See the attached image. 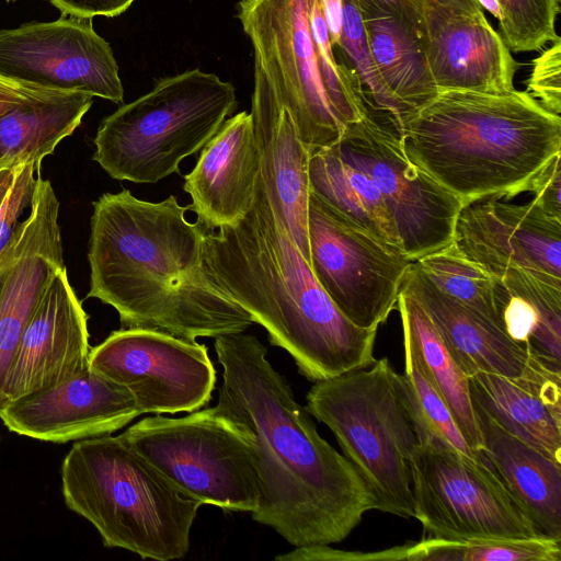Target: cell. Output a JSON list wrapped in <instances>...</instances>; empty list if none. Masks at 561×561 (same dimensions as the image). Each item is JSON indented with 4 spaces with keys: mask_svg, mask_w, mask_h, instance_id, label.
Wrapping results in <instances>:
<instances>
[{
    "mask_svg": "<svg viewBox=\"0 0 561 561\" xmlns=\"http://www.w3.org/2000/svg\"><path fill=\"white\" fill-rule=\"evenodd\" d=\"M214 346L222 383L213 411L244 435L259 474L252 518L295 547L344 540L375 508L356 469L319 435L256 336L225 334Z\"/></svg>",
    "mask_w": 561,
    "mask_h": 561,
    "instance_id": "1",
    "label": "cell"
},
{
    "mask_svg": "<svg viewBox=\"0 0 561 561\" xmlns=\"http://www.w3.org/2000/svg\"><path fill=\"white\" fill-rule=\"evenodd\" d=\"M174 195L152 203L128 190L93 203L89 298L113 307L122 328L187 341L244 332L253 318L220 287L204 259L206 228Z\"/></svg>",
    "mask_w": 561,
    "mask_h": 561,
    "instance_id": "2",
    "label": "cell"
},
{
    "mask_svg": "<svg viewBox=\"0 0 561 561\" xmlns=\"http://www.w3.org/2000/svg\"><path fill=\"white\" fill-rule=\"evenodd\" d=\"M204 259L220 287L262 325L272 345L310 381L376 362L378 329L359 328L334 305L272 209L261 174L254 202L234 225L207 230Z\"/></svg>",
    "mask_w": 561,
    "mask_h": 561,
    "instance_id": "3",
    "label": "cell"
},
{
    "mask_svg": "<svg viewBox=\"0 0 561 561\" xmlns=\"http://www.w3.org/2000/svg\"><path fill=\"white\" fill-rule=\"evenodd\" d=\"M408 158L463 205L527 191L561 153V117L527 91L440 92L405 124Z\"/></svg>",
    "mask_w": 561,
    "mask_h": 561,
    "instance_id": "4",
    "label": "cell"
},
{
    "mask_svg": "<svg viewBox=\"0 0 561 561\" xmlns=\"http://www.w3.org/2000/svg\"><path fill=\"white\" fill-rule=\"evenodd\" d=\"M69 510L89 520L107 548L170 561L190 549L202 504L181 493L122 434L79 439L61 465Z\"/></svg>",
    "mask_w": 561,
    "mask_h": 561,
    "instance_id": "5",
    "label": "cell"
},
{
    "mask_svg": "<svg viewBox=\"0 0 561 561\" xmlns=\"http://www.w3.org/2000/svg\"><path fill=\"white\" fill-rule=\"evenodd\" d=\"M233 85L201 69L167 77L104 117L93 160L113 179L156 183L178 173L236 110Z\"/></svg>",
    "mask_w": 561,
    "mask_h": 561,
    "instance_id": "6",
    "label": "cell"
},
{
    "mask_svg": "<svg viewBox=\"0 0 561 561\" xmlns=\"http://www.w3.org/2000/svg\"><path fill=\"white\" fill-rule=\"evenodd\" d=\"M306 402L334 434L371 493L374 510L413 517L411 462L419 440L389 359L314 381Z\"/></svg>",
    "mask_w": 561,
    "mask_h": 561,
    "instance_id": "7",
    "label": "cell"
},
{
    "mask_svg": "<svg viewBox=\"0 0 561 561\" xmlns=\"http://www.w3.org/2000/svg\"><path fill=\"white\" fill-rule=\"evenodd\" d=\"M181 493L224 511H256L260 481L244 435L213 408L145 417L122 433Z\"/></svg>",
    "mask_w": 561,
    "mask_h": 561,
    "instance_id": "8",
    "label": "cell"
},
{
    "mask_svg": "<svg viewBox=\"0 0 561 561\" xmlns=\"http://www.w3.org/2000/svg\"><path fill=\"white\" fill-rule=\"evenodd\" d=\"M311 0H240L238 18L253 47V90L284 106L311 150L345 130L327 94L309 24Z\"/></svg>",
    "mask_w": 561,
    "mask_h": 561,
    "instance_id": "9",
    "label": "cell"
},
{
    "mask_svg": "<svg viewBox=\"0 0 561 561\" xmlns=\"http://www.w3.org/2000/svg\"><path fill=\"white\" fill-rule=\"evenodd\" d=\"M411 468L413 517L428 538L545 537L486 460L419 443Z\"/></svg>",
    "mask_w": 561,
    "mask_h": 561,
    "instance_id": "10",
    "label": "cell"
},
{
    "mask_svg": "<svg viewBox=\"0 0 561 561\" xmlns=\"http://www.w3.org/2000/svg\"><path fill=\"white\" fill-rule=\"evenodd\" d=\"M307 229L317 282L350 321L378 329L394 309L413 262L311 191Z\"/></svg>",
    "mask_w": 561,
    "mask_h": 561,
    "instance_id": "11",
    "label": "cell"
},
{
    "mask_svg": "<svg viewBox=\"0 0 561 561\" xmlns=\"http://www.w3.org/2000/svg\"><path fill=\"white\" fill-rule=\"evenodd\" d=\"M89 367L125 387L142 414L197 411L216 385L206 345L142 328L113 331L91 348Z\"/></svg>",
    "mask_w": 561,
    "mask_h": 561,
    "instance_id": "12",
    "label": "cell"
},
{
    "mask_svg": "<svg viewBox=\"0 0 561 561\" xmlns=\"http://www.w3.org/2000/svg\"><path fill=\"white\" fill-rule=\"evenodd\" d=\"M335 144L381 192L409 260L414 262L453 242L462 201L417 168L399 138L362 119L348 125Z\"/></svg>",
    "mask_w": 561,
    "mask_h": 561,
    "instance_id": "13",
    "label": "cell"
},
{
    "mask_svg": "<svg viewBox=\"0 0 561 561\" xmlns=\"http://www.w3.org/2000/svg\"><path fill=\"white\" fill-rule=\"evenodd\" d=\"M0 76L117 104L124 100L113 50L94 31L92 18L61 14L53 22L0 30Z\"/></svg>",
    "mask_w": 561,
    "mask_h": 561,
    "instance_id": "14",
    "label": "cell"
},
{
    "mask_svg": "<svg viewBox=\"0 0 561 561\" xmlns=\"http://www.w3.org/2000/svg\"><path fill=\"white\" fill-rule=\"evenodd\" d=\"M453 243L494 277L519 267L561 278V219L533 199L511 204L492 196L463 205Z\"/></svg>",
    "mask_w": 561,
    "mask_h": 561,
    "instance_id": "15",
    "label": "cell"
},
{
    "mask_svg": "<svg viewBox=\"0 0 561 561\" xmlns=\"http://www.w3.org/2000/svg\"><path fill=\"white\" fill-rule=\"evenodd\" d=\"M140 414L125 387L90 367L0 405V419L11 432L53 443L108 435Z\"/></svg>",
    "mask_w": 561,
    "mask_h": 561,
    "instance_id": "16",
    "label": "cell"
},
{
    "mask_svg": "<svg viewBox=\"0 0 561 561\" xmlns=\"http://www.w3.org/2000/svg\"><path fill=\"white\" fill-rule=\"evenodd\" d=\"M417 33L438 93H506L515 89L518 64L483 11L425 4Z\"/></svg>",
    "mask_w": 561,
    "mask_h": 561,
    "instance_id": "17",
    "label": "cell"
},
{
    "mask_svg": "<svg viewBox=\"0 0 561 561\" xmlns=\"http://www.w3.org/2000/svg\"><path fill=\"white\" fill-rule=\"evenodd\" d=\"M90 351L88 316L66 266L60 267L23 331L4 383V402L80 375L89 368Z\"/></svg>",
    "mask_w": 561,
    "mask_h": 561,
    "instance_id": "18",
    "label": "cell"
},
{
    "mask_svg": "<svg viewBox=\"0 0 561 561\" xmlns=\"http://www.w3.org/2000/svg\"><path fill=\"white\" fill-rule=\"evenodd\" d=\"M58 214L55 191L41 178L27 224L0 255V405L23 331L51 276L65 267Z\"/></svg>",
    "mask_w": 561,
    "mask_h": 561,
    "instance_id": "19",
    "label": "cell"
},
{
    "mask_svg": "<svg viewBox=\"0 0 561 561\" xmlns=\"http://www.w3.org/2000/svg\"><path fill=\"white\" fill-rule=\"evenodd\" d=\"M259 178L252 116L244 111L224 122L184 176L188 209L207 230L234 225L252 207Z\"/></svg>",
    "mask_w": 561,
    "mask_h": 561,
    "instance_id": "20",
    "label": "cell"
},
{
    "mask_svg": "<svg viewBox=\"0 0 561 561\" xmlns=\"http://www.w3.org/2000/svg\"><path fill=\"white\" fill-rule=\"evenodd\" d=\"M471 399L502 428L561 463V364L533 355L524 373L469 377Z\"/></svg>",
    "mask_w": 561,
    "mask_h": 561,
    "instance_id": "21",
    "label": "cell"
},
{
    "mask_svg": "<svg viewBox=\"0 0 561 561\" xmlns=\"http://www.w3.org/2000/svg\"><path fill=\"white\" fill-rule=\"evenodd\" d=\"M260 174L275 216L306 261H310L307 211L310 149L301 141L287 110L254 91L251 112Z\"/></svg>",
    "mask_w": 561,
    "mask_h": 561,
    "instance_id": "22",
    "label": "cell"
},
{
    "mask_svg": "<svg viewBox=\"0 0 561 561\" xmlns=\"http://www.w3.org/2000/svg\"><path fill=\"white\" fill-rule=\"evenodd\" d=\"M401 288L423 306L468 377L477 373L517 377L524 373L533 354L492 321L438 289L414 263Z\"/></svg>",
    "mask_w": 561,
    "mask_h": 561,
    "instance_id": "23",
    "label": "cell"
},
{
    "mask_svg": "<svg viewBox=\"0 0 561 561\" xmlns=\"http://www.w3.org/2000/svg\"><path fill=\"white\" fill-rule=\"evenodd\" d=\"M473 408L482 455L539 533L561 540V463L506 432L477 404Z\"/></svg>",
    "mask_w": 561,
    "mask_h": 561,
    "instance_id": "24",
    "label": "cell"
},
{
    "mask_svg": "<svg viewBox=\"0 0 561 561\" xmlns=\"http://www.w3.org/2000/svg\"><path fill=\"white\" fill-rule=\"evenodd\" d=\"M422 8L363 16L369 51L405 124L438 94L417 33ZM404 129V128H403Z\"/></svg>",
    "mask_w": 561,
    "mask_h": 561,
    "instance_id": "25",
    "label": "cell"
},
{
    "mask_svg": "<svg viewBox=\"0 0 561 561\" xmlns=\"http://www.w3.org/2000/svg\"><path fill=\"white\" fill-rule=\"evenodd\" d=\"M493 278L500 328L530 354L561 364V278L519 267Z\"/></svg>",
    "mask_w": 561,
    "mask_h": 561,
    "instance_id": "26",
    "label": "cell"
},
{
    "mask_svg": "<svg viewBox=\"0 0 561 561\" xmlns=\"http://www.w3.org/2000/svg\"><path fill=\"white\" fill-rule=\"evenodd\" d=\"M397 306L403 339L411 344L422 371L448 407L467 444L484 458L469 377L454 359L423 306L410 293L401 288Z\"/></svg>",
    "mask_w": 561,
    "mask_h": 561,
    "instance_id": "27",
    "label": "cell"
},
{
    "mask_svg": "<svg viewBox=\"0 0 561 561\" xmlns=\"http://www.w3.org/2000/svg\"><path fill=\"white\" fill-rule=\"evenodd\" d=\"M308 176L311 192L402 251L394 218L381 192L336 144L310 151Z\"/></svg>",
    "mask_w": 561,
    "mask_h": 561,
    "instance_id": "28",
    "label": "cell"
},
{
    "mask_svg": "<svg viewBox=\"0 0 561 561\" xmlns=\"http://www.w3.org/2000/svg\"><path fill=\"white\" fill-rule=\"evenodd\" d=\"M90 94L68 92L24 104L0 117V168L42 163L80 125L92 105Z\"/></svg>",
    "mask_w": 561,
    "mask_h": 561,
    "instance_id": "29",
    "label": "cell"
},
{
    "mask_svg": "<svg viewBox=\"0 0 561 561\" xmlns=\"http://www.w3.org/2000/svg\"><path fill=\"white\" fill-rule=\"evenodd\" d=\"M342 30L333 48L337 60L355 78L366 118L381 130L401 138L404 119L393 96L382 82L366 39L363 16L354 0H342Z\"/></svg>",
    "mask_w": 561,
    "mask_h": 561,
    "instance_id": "30",
    "label": "cell"
},
{
    "mask_svg": "<svg viewBox=\"0 0 561 561\" xmlns=\"http://www.w3.org/2000/svg\"><path fill=\"white\" fill-rule=\"evenodd\" d=\"M404 374L400 383L420 444L457 450L480 460L459 431L448 407L425 377L411 344L403 339Z\"/></svg>",
    "mask_w": 561,
    "mask_h": 561,
    "instance_id": "31",
    "label": "cell"
},
{
    "mask_svg": "<svg viewBox=\"0 0 561 561\" xmlns=\"http://www.w3.org/2000/svg\"><path fill=\"white\" fill-rule=\"evenodd\" d=\"M410 561H560L561 540L549 537L519 539L427 538L404 545Z\"/></svg>",
    "mask_w": 561,
    "mask_h": 561,
    "instance_id": "32",
    "label": "cell"
},
{
    "mask_svg": "<svg viewBox=\"0 0 561 561\" xmlns=\"http://www.w3.org/2000/svg\"><path fill=\"white\" fill-rule=\"evenodd\" d=\"M413 263L443 293L500 328L493 276L467 259L453 242Z\"/></svg>",
    "mask_w": 561,
    "mask_h": 561,
    "instance_id": "33",
    "label": "cell"
},
{
    "mask_svg": "<svg viewBox=\"0 0 561 561\" xmlns=\"http://www.w3.org/2000/svg\"><path fill=\"white\" fill-rule=\"evenodd\" d=\"M501 12L500 35L511 51L542 48L559 36L556 20L560 0H494Z\"/></svg>",
    "mask_w": 561,
    "mask_h": 561,
    "instance_id": "34",
    "label": "cell"
},
{
    "mask_svg": "<svg viewBox=\"0 0 561 561\" xmlns=\"http://www.w3.org/2000/svg\"><path fill=\"white\" fill-rule=\"evenodd\" d=\"M39 170V163L20 164L0 203V255L18 238L32 215L42 178Z\"/></svg>",
    "mask_w": 561,
    "mask_h": 561,
    "instance_id": "35",
    "label": "cell"
},
{
    "mask_svg": "<svg viewBox=\"0 0 561 561\" xmlns=\"http://www.w3.org/2000/svg\"><path fill=\"white\" fill-rule=\"evenodd\" d=\"M527 92L548 112L560 116L561 113V39L533 61L527 81Z\"/></svg>",
    "mask_w": 561,
    "mask_h": 561,
    "instance_id": "36",
    "label": "cell"
},
{
    "mask_svg": "<svg viewBox=\"0 0 561 561\" xmlns=\"http://www.w3.org/2000/svg\"><path fill=\"white\" fill-rule=\"evenodd\" d=\"M526 192L546 214L561 219V153L533 176Z\"/></svg>",
    "mask_w": 561,
    "mask_h": 561,
    "instance_id": "37",
    "label": "cell"
},
{
    "mask_svg": "<svg viewBox=\"0 0 561 561\" xmlns=\"http://www.w3.org/2000/svg\"><path fill=\"white\" fill-rule=\"evenodd\" d=\"M279 561H331V560H392V548L376 552L342 551L329 545H309L296 547L293 551L276 556Z\"/></svg>",
    "mask_w": 561,
    "mask_h": 561,
    "instance_id": "38",
    "label": "cell"
},
{
    "mask_svg": "<svg viewBox=\"0 0 561 561\" xmlns=\"http://www.w3.org/2000/svg\"><path fill=\"white\" fill-rule=\"evenodd\" d=\"M65 93L68 92L22 83L0 76V117L21 105L53 100Z\"/></svg>",
    "mask_w": 561,
    "mask_h": 561,
    "instance_id": "39",
    "label": "cell"
},
{
    "mask_svg": "<svg viewBox=\"0 0 561 561\" xmlns=\"http://www.w3.org/2000/svg\"><path fill=\"white\" fill-rule=\"evenodd\" d=\"M354 2L362 16L386 14L405 5L422 8L425 4H438L470 13L483 11L476 0H354Z\"/></svg>",
    "mask_w": 561,
    "mask_h": 561,
    "instance_id": "40",
    "label": "cell"
},
{
    "mask_svg": "<svg viewBox=\"0 0 561 561\" xmlns=\"http://www.w3.org/2000/svg\"><path fill=\"white\" fill-rule=\"evenodd\" d=\"M62 14L83 18H114L125 12L135 0H48Z\"/></svg>",
    "mask_w": 561,
    "mask_h": 561,
    "instance_id": "41",
    "label": "cell"
},
{
    "mask_svg": "<svg viewBox=\"0 0 561 561\" xmlns=\"http://www.w3.org/2000/svg\"><path fill=\"white\" fill-rule=\"evenodd\" d=\"M330 33L332 47L340 42L342 30V0H319Z\"/></svg>",
    "mask_w": 561,
    "mask_h": 561,
    "instance_id": "42",
    "label": "cell"
},
{
    "mask_svg": "<svg viewBox=\"0 0 561 561\" xmlns=\"http://www.w3.org/2000/svg\"><path fill=\"white\" fill-rule=\"evenodd\" d=\"M19 167V165H18ZM18 167L0 168V203L8 192Z\"/></svg>",
    "mask_w": 561,
    "mask_h": 561,
    "instance_id": "43",
    "label": "cell"
},
{
    "mask_svg": "<svg viewBox=\"0 0 561 561\" xmlns=\"http://www.w3.org/2000/svg\"><path fill=\"white\" fill-rule=\"evenodd\" d=\"M8 2H12V1H15V0H7Z\"/></svg>",
    "mask_w": 561,
    "mask_h": 561,
    "instance_id": "44",
    "label": "cell"
}]
</instances>
